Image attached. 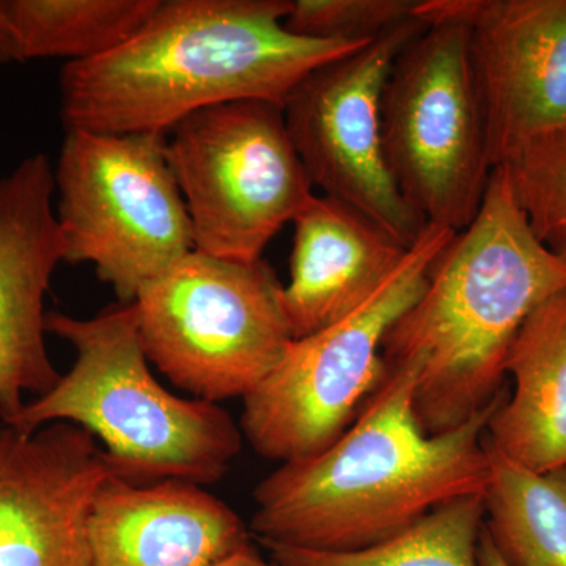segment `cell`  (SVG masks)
I'll use <instances>...</instances> for the list:
<instances>
[{
    "label": "cell",
    "mask_w": 566,
    "mask_h": 566,
    "mask_svg": "<svg viewBox=\"0 0 566 566\" xmlns=\"http://www.w3.org/2000/svg\"><path fill=\"white\" fill-rule=\"evenodd\" d=\"M22 62L103 57L132 39L161 0H7Z\"/></svg>",
    "instance_id": "ac0fdd59"
},
{
    "label": "cell",
    "mask_w": 566,
    "mask_h": 566,
    "mask_svg": "<svg viewBox=\"0 0 566 566\" xmlns=\"http://www.w3.org/2000/svg\"><path fill=\"white\" fill-rule=\"evenodd\" d=\"M485 495L439 506L401 534L349 553L264 546L279 566H482Z\"/></svg>",
    "instance_id": "d6986e66"
},
{
    "label": "cell",
    "mask_w": 566,
    "mask_h": 566,
    "mask_svg": "<svg viewBox=\"0 0 566 566\" xmlns=\"http://www.w3.org/2000/svg\"><path fill=\"white\" fill-rule=\"evenodd\" d=\"M244 521L193 483L112 475L91 515L92 566H218L252 545Z\"/></svg>",
    "instance_id": "5bb4252c"
},
{
    "label": "cell",
    "mask_w": 566,
    "mask_h": 566,
    "mask_svg": "<svg viewBox=\"0 0 566 566\" xmlns=\"http://www.w3.org/2000/svg\"><path fill=\"white\" fill-rule=\"evenodd\" d=\"M468 29L494 169L566 132V0H419Z\"/></svg>",
    "instance_id": "8fae6325"
},
{
    "label": "cell",
    "mask_w": 566,
    "mask_h": 566,
    "mask_svg": "<svg viewBox=\"0 0 566 566\" xmlns=\"http://www.w3.org/2000/svg\"><path fill=\"white\" fill-rule=\"evenodd\" d=\"M46 331L69 342L76 359L11 427L84 428L102 441L112 472L133 485L205 486L229 472L243 446L241 428L221 406L177 397L155 378L134 304L109 305L91 318L48 312Z\"/></svg>",
    "instance_id": "277c9868"
},
{
    "label": "cell",
    "mask_w": 566,
    "mask_h": 566,
    "mask_svg": "<svg viewBox=\"0 0 566 566\" xmlns=\"http://www.w3.org/2000/svg\"><path fill=\"white\" fill-rule=\"evenodd\" d=\"M427 28L398 55L382 95L390 172L428 226L461 232L479 214L493 163L468 29L416 14Z\"/></svg>",
    "instance_id": "ba28073f"
},
{
    "label": "cell",
    "mask_w": 566,
    "mask_h": 566,
    "mask_svg": "<svg viewBox=\"0 0 566 566\" xmlns=\"http://www.w3.org/2000/svg\"><path fill=\"white\" fill-rule=\"evenodd\" d=\"M290 7L292 0H161L117 50L63 65L65 132L167 134L219 104L283 107L312 71L368 44L301 39L283 25Z\"/></svg>",
    "instance_id": "7a4b0ae2"
},
{
    "label": "cell",
    "mask_w": 566,
    "mask_h": 566,
    "mask_svg": "<svg viewBox=\"0 0 566 566\" xmlns=\"http://www.w3.org/2000/svg\"><path fill=\"white\" fill-rule=\"evenodd\" d=\"M536 237L566 262V132L504 166Z\"/></svg>",
    "instance_id": "ffe728a7"
},
{
    "label": "cell",
    "mask_w": 566,
    "mask_h": 566,
    "mask_svg": "<svg viewBox=\"0 0 566 566\" xmlns=\"http://www.w3.org/2000/svg\"><path fill=\"white\" fill-rule=\"evenodd\" d=\"M424 28L415 14L360 50L324 63L283 104L286 128L314 188L365 212L408 248L428 223L406 202L390 172L382 95L398 55Z\"/></svg>",
    "instance_id": "30bf717a"
},
{
    "label": "cell",
    "mask_w": 566,
    "mask_h": 566,
    "mask_svg": "<svg viewBox=\"0 0 566 566\" xmlns=\"http://www.w3.org/2000/svg\"><path fill=\"white\" fill-rule=\"evenodd\" d=\"M54 167L43 153L0 178V420L13 424L28 401L62 374L48 354L44 296L66 262L54 207Z\"/></svg>",
    "instance_id": "4fadbf2b"
},
{
    "label": "cell",
    "mask_w": 566,
    "mask_h": 566,
    "mask_svg": "<svg viewBox=\"0 0 566 566\" xmlns=\"http://www.w3.org/2000/svg\"><path fill=\"white\" fill-rule=\"evenodd\" d=\"M22 62L20 40L9 10V2L0 0V63Z\"/></svg>",
    "instance_id": "7402d4cb"
},
{
    "label": "cell",
    "mask_w": 566,
    "mask_h": 566,
    "mask_svg": "<svg viewBox=\"0 0 566 566\" xmlns=\"http://www.w3.org/2000/svg\"><path fill=\"white\" fill-rule=\"evenodd\" d=\"M133 304L148 360L210 403L244 400L294 340L283 285L263 259L234 262L192 251Z\"/></svg>",
    "instance_id": "8992f818"
},
{
    "label": "cell",
    "mask_w": 566,
    "mask_h": 566,
    "mask_svg": "<svg viewBox=\"0 0 566 566\" xmlns=\"http://www.w3.org/2000/svg\"><path fill=\"white\" fill-rule=\"evenodd\" d=\"M419 0H292L283 20L301 39L370 43L411 20Z\"/></svg>",
    "instance_id": "44dd1931"
},
{
    "label": "cell",
    "mask_w": 566,
    "mask_h": 566,
    "mask_svg": "<svg viewBox=\"0 0 566 566\" xmlns=\"http://www.w3.org/2000/svg\"><path fill=\"white\" fill-rule=\"evenodd\" d=\"M479 557L480 565L482 566H506L502 557L499 556L497 551H495L493 542H491L490 536L485 532V527H483L482 538H480Z\"/></svg>",
    "instance_id": "cb8c5ba5"
},
{
    "label": "cell",
    "mask_w": 566,
    "mask_h": 566,
    "mask_svg": "<svg viewBox=\"0 0 566 566\" xmlns=\"http://www.w3.org/2000/svg\"><path fill=\"white\" fill-rule=\"evenodd\" d=\"M457 232L424 227L378 290L352 314L293 340L273 374L244 398L241 433L259 455L292 463L345 433L386 376L382 345L419 300L436 256Z\"/></svg>",
    "instance_id": "52a82bcc"
},
{
    "label": "cell",
    "mask_w": 566,
    "mask_h": 566,
    "mask_svg": "<svg viewBox=\"0 0 566 566\" xmlns=\"http://www.w3.org/2000/svg\"><path fill=\"white\" fill-rule=\"evenodd\" d=\"M513 378L488 422L497 452L535 472L566 468V290L528 316L505 360Z\"/></svg>",
    "instance_id": "2e32d148"
},
{
    "label": "cell",
    "mask_w": 566,
    "mask_h": 566,
    "mask_svg": "<svg viewBox=\"0 0 566 566\" xmlns=\"http://www.w3.org/2000/svg\"><path fill=\"white\" fill-rule=\"evenodd\" d=\"M416 387L412 365H386L381 385L337 441L259 483L252 538L263 547L349 553L401 534L439 506L485 495L486 427L506 390L460 427L428 434Z\"/></svg>",
    "instance_id": "6da1fadb"
},
{
    "label": "cell",
    "mask_w": 566,
    "mask_h": 566,
    "mask_svg": "<svg viewBox=\"0 0 566 566\" xmlns=\"http://www.w3.org/2000/svg\"><path fill=\"white\" fill-rule=\"evenodd\" d=\"M218 566H279L273 560L266 562L260 556L259 551L252 545L243 547V549L237 551L232 556L227 557L226 560L221 562Z\"/></svg>",
    "instance_id": "603a6c76"
},
{
    "label": "cell",
    "mask_w": 566,
    "mask_h": 566,
    "mask_svg": "<svg viewBox=\"0 0 566 566\" xmlns=\"http://www.w3.org/2000/svg\"><path fill=\"white\" fill-rule=\"evenodd\" d=\"M485 532L506 566H566V468L535 472L486 441Z\"/></svg>",
    "instance_id": "e0dca14e"
},
{
    "label": "cell",
    "mask_w": 566,
    "mask_h": 566,
    "mask_svg": "<svg viewBox=\"0 0 566 566\" xmlns=\"http://www.w3.org/2000/svg\"><path fill=\"white\" fill-rule=\"evenodd\" d=\"M293 227L283 305L294 340L352 314L409 251L381 223L324 193L305 202Z\"/></svg>",
    "instance_id": "9a60e30c"
},
{
    "label": "cell",
    "mask_w": 566,
    "mask_h": 566,
    "mask_svg": "<svg viewBox=\"0 0 566 566\" xmlns=\"http://www.w3.org/2000/svg\"><path fill=\"white\" fill-rule=\"evenodd\" d=\"M54 181L66 263H91L118 303L196 251L166 134L66 132Z\"/></svg>",
    "instance_id": "5b68a950"
},
{
    "label": "cell",
    "mask_w": 566,
    "mask_h": 566,
    "mask_svg": "<svg viewBox=\"0 0 566 566\" xmlns=\"http://www.w3.org/2000/svg\"><path fill=\"white\" fill-rule=\"evenodd\" d=\"M565 290V260L536 237L497 167L479 214L436 256L423 293L382 345L386 365L416 368V415L428 434L493 403L521 327Z\"/></svg>",
    "instance_id": "3957f363"
},
{
    "label": "cell",
    "mask_w": 566,
    "mask_h": 566,
    "mask_svg": "<svg viewBox=\"0 0 566 566\" xmlns=\"http://www.w3.org/2000/svg\"><path fill=\"white\" fill-rule=\"evenodd\" d=\"M115 475L84 428L0 427V566H92L91 515Z\"/></svg>",
    "instance_id": "7c38bea8"
},
{
    "label": "cell",
    "mask_w": 566,
    "mask_h": 566,
    "mask_svg": "<svg viewBox=\"0 0 566 566\" xmlns=\"http://www.w3.org/2000/svg\"><path fill=\"white\" fill-rule=\"evenodd\" d=\"M166 150L192 223L196 251L256 262L314 196L283 107L234 102L189 115Z\"/></svg>",
    "instance_id": "9c48e42d"
}]
</instances>
